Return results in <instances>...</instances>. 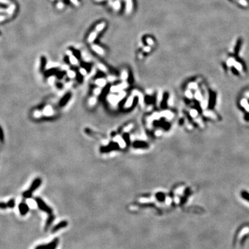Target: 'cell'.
I'll return each instance as SVG.
<instances>
[{"instance_id":"1","label":"cell","mask_w":249,"mask_h":249,"mask_svg":"<svg viewBox=\"0 0 249 249\" xmlns=\"http://www.w3.org/2000/svg\"><path fill=\"white\" fill-rule=\"evenodd\" d=\"M41 183H42V180H41L40 178H37L35 179V180L33 181L32 183H31V186L28 190H26L25 192H24L22 195H23V197L25 199H28L31 198L32 197V194H33V192L37 188H38L39 186L41 185Z\"/></svg>"},{"instance_id":"2","label":"cell","mask_w":249,"mask_h":249,"mask_svg":"<svg viewBox=\"0 0 249 249\" xmlns=\"http://www.w3.org/2000/svg\"><path fill=\"white\" fill-rule=\"evenodd\" d=\"M35 201H36L37 205H38V206L39 208L41 209L42 210L46 212H47V213L51 215V212H52V210H51V208H49V207L46 205V203H44V202L42 200V199L39 198V197H36V198H35Z\"/></svg>"},{"instance_id":"3","label":"cell","mask_w":249,"mask_h":249,"mask_svg":"<svg viewBox=\"0 0 249 249\" xmlns=\"http://www.w3.org/2000/svg\"><path fill=\"white\" fill-rule=\"evenodd\" d=\"M19 210L20 212V215L22 216H24L26 214L28 213L29 211V207L24 202H22L19 205Z\"/></svg>"},{"instance_id":"4","label":"cell","mask_w":249,"mask_h":249,"mask_svg":"<svg viewBox=\"0 0 249 249\" xmlns=\"http://www.w3.org/2000/svg\"><path fill=\"white\" fill-rule=\"evenodd\" d=\"M57 242L58 240L55 239L53 242H51V244H48V245H40L36 247L35 249H54L56 248V245H57Z\"/></svg>"},{"instance_id":"5","label":"cell","mask_w":249,"mask_h":249,"mask_svg":"<svg viewBox=\"0 0 249 249\" xmlns=\"http://www.w3.org/2000/svg\"><path fill=\"white\" fill-rule=\"evenodd\" d=\"M125 3H126V8H125L126 13L130 14L132 12L133 8L132 0H125Z\"/></svg>"},{"instance_id":"6","label":"cell","mask_w":249,"mask_h":249,"mask_svg":"<svg viewBox=\"0 0 249 249\" xmlns=\"http://www.w3.org/2000/svg\"><path fill=\"white\" fill-rule=\"evenodd\" d=\"M92 49L96 52V53H97L98 54H99V55H103V54H104V50H103V48H101L100 46H98V45H96V44H92Z\"/></svg>"},{"instance_id":"7","label":"cell","mask_w":249,"mask_h":249,"mask_svg":"<svg viewBox=\"0 0 249 249\" xmlns=\"http://www.w3.org/2000/svg\"><path fill=\"white\" fill-rule=\"evenodd\" d=\"M96 37H97L96 31L92 32V33L89 35V38H88V42H89V43H92V42H93L95 40V39L96 38Z\"/></svg>"},{"instance_id":"8","label":"cell","mask_w":249,"mask_h":249,"mask_svg":"<svg viewBox=\"0 0 249 249\" xmlns=\"http://www.w3.org/2000/svg\"><path fill=\"white\" fill-rule=\"evenodd\" d=\"M96 84H98L99 86H104L106 84V80L103 78L98 79L96 80Z\"/></svg>"},{"instance_id":"9","label":"cell","mask_w":249,"mask_h":249,"mask_svg":"<svg viewBox=\"0 0 249 249\" xmlns=\"http://www.w3.org/2000/svg\"><path fill=\"white\" fill-rule=\"evenodd\" d=\"M105 25H106V24H105L104 22H102V23H100L99 24H98V25L96 26V31L97 33H98V32H100L101 31H102L103 28H104Z\"/></svg>"},{"instance_id":"10","label":"cell","mask_w":249,"mask_h":249,"mask_svg":"<svg viewBox=\"0 0 249 249\" xmlns=\"http://www.w3.org/2000/svg\"><path fill=\"white\" fill-rule=\"evenodd\" d=\"M69 60H70V62H71L72 64L74 65H77L78 64V60H77V58L73 55L69 56Z\"/></svg>"},{"instance_id":"11","label":"cell","mask_w":249,"mask_h":249,"mask_svg":"<svg viewBox=\"0 0 249 249\" xmlns=\"http://www.w3.org/2000/svg\"><path fill=\"white\" fill-rule=\"evenodd\" d=\"M15 8V6L14 5V4H10V6H9V8L6 10V12H7L10 15H12L13 14V12H14Z\"/></svg>"},{"instance_id":"12","label":"cell","mask_w":249,"mask_h":249,"mask_svg":"<svg viewBox=\"0 0 249 249\" xmlns=\"http://www.w3.org/2000/svg\"><path fill=\"white\" fill-rule=\"evenodd\" d=\"M7 204H8V208H13L15 206V199H10V200L7 202Z\"/></svg>"},{"instance_id":"13","label":"cell","mask_w":249,"mask_h":249,"mask_svg":"<svg viewBox=\"0 0 249 249\" xmlns=\"http://www.w3.org/2000/svg\"><path fill=\"white\" fill-rule=\"evenodd\" d=\"M113 8H114V10H118L120 8V3L119 1H116L113 4Z\"/></svg>"},{"instance_id":"14","label":"cell","mask_w":249,"mask_h":249,"mask_svg":"<svg viewBox=\"0 0 249 249\" xmlns=\"http://www.w3.org/2000/svg\"><path fill=\"white\" fill-rule=\"evenodd\" d=\"M69 98V96H68V95H67V96H65L64 97H63V98L60 100V106H63V105H64V104H66V102L68 101Z\"/></svg>"},{"instance_id":"15","label":"cell","mask_w":249,"mask_h":249,"mask_svg":"<svg viewBox=\"0 0 249 249\" xmlns=\"http://www.w3.org/2000/svg\"><path fill=\"white\" fill-rule=\"evenodd\" d=\"M8 206L7 203H4V202H0V209L2 210H5V209L8 208Z\"/></svg>"},{"instance_id":"16","label":"cell","mask_w":249,"mask_h":249,"mask_svg":"<svg viewBox=\"0 0 249 249\" xmlns=\"http://www.w3.org/2000/svg\"><path fill=\"white\" fill-rule=\"evenodd\" d=\"M146 42L149 44V46H153L154 45V41L151 38H146Z\"/></svg>"},{"instance_id":"17","label":"cell","mask_w":249,"mask_h":249,"mask_svg":"<svg viewBox=\"0 0 249 249\" xmlns=\"http://www.w3.org/2000/svg\"><path fill=\"white\" fill-rule=\"evenodd\" d=\"M4 135L2 129L0 127V141L1 142H4Z\"/></svg>"},{"instance_id":"18","label":"cell","mask_w":249,"mask_h":249,"mask_svg":"<svg viewBox=\"0 0 249 249\" xmlns=\"http://www.w3.org/2000/svg\"><path fill=\"white\" fill-rule=\"evenodd\" d=\"M67 74H68L69 78H74V77L76 76V73L73 71H68Z\"/></svg>"},{"instance_id":"19","label":"cell","mask_w":249,"mask_h":249,"mask_svg":"<svg viewBox=\"0 0 249 249\" xmlns=\"http://www.w3.org/2000/svg\"><path fill=\"white\" fill-rule=\"evenodd\" d=\"M127 77H128V74H127V72L126 71H123L122 74H121V78L122 80H125L126 78H127Z\"/></svg>"},{"instance_id":"20","label":"cell","mask_w":249,"mask_h":249,"mask_svg":"<svg viewBox=\"0 0 249 249\" xmlns=\"http://www.w3.org/2000/svg\"><path fill=\"white\" fill-rule=\"evenodd\" d=\"M133 102V98H130L129 99L127 100V102H126V106H131Z\"/></svg>"},{"instance_id":"21","label":"cell","mask_w":249,"mask_h":249,"mask_svg":"<svg viewBox=\"0 0 249 249\" xmlns=\"http://www.w3.org/2000/svg\"><path fill=\"white\" fill-rule=\"evenodd\" d=\"M143 49V51H144V52H146V53H149V52L151 51V47H150V46H144Z\"/></svg>"},{"instance_id":"22","label":"cell","mask_w":249,"mask_h":249,"mask_svg":"<svg viewBox=\"0 0 249 249\" xmlns=\"http://www.w3.org/2000/svg\"><path fill=\"white\" fill-rule=\"evenodd\" d=\"M80 74H81L82 75H83V76H84V75H86V69H83V68H81V69H80Z\"/></svg>"},{"instance_id":"23","label":"cell","mask_w":249,"mask_h":249,"mask_svg":"<svg viewBox=\"0 0 249 249\" xmlns=\"http://www.w3.org/2000/svg\"><path fill=\"white\" fill-rule=\"evenodd\" d=\"M98 67H99L100 69H101L102 71H107V68L104 66H103L102 64H98Z\"/></svg>"},{"instance_id":"24","label":"cell","mask_w":249,"mask_h":249,"mask_svg":"<svg viewBox=\"0 0 249 249\" xmlns=\"http://www.w3.org/2000/svg\"><path fill=\"white\" fill-rule=\"evenodd\" d=\"M70 1H71L72 4H74V5H76V6L79 5V2H78V0H70Z\"/></svg>"},{"instance_id":"25","label":"cell","mask_w":249,"mask_h":249,"mask_svg":"<svg viewBox=\"0 0 249 249\" xmlns=\"http://www.w3.org/2000/svg\"><path fill=\"white\" fill-rule=\"evenodd\" d=\"M63 7H64L63 3L59 2L58 4V8L59 9H62V8H63Z\"/></svg>"},{"instance_id":"26","label":"cell","mask_w":249,"mask_h":249,"mask_svg":"<svg viewBox=\"0 0 249 249\" xmlns=\"http://www.w3.org/2000/svg\"><path fill=\"white\" fill-rule=\"evenodd\" d=\"M95 102H96V98H93L91 99V100H90V102H89V103H90L91 104H94V103H95Z\"/></svg>"},{"instance_id":"27","label":"cell","mask_w":249,"mask_h":249,"mask_svg":"<svg viewBox=\"0 0 249 249\" xmlns=\"http://www.w3.org/2000/svg\"><path fill=\"white\" fill-rule=\"evenodd\" d=\"M0 2L4 3V4H9V1H8V0H0Z\"/></svg>"},{"instance_id":"28","label":"cell","mask_w":249,"mask_h":249,"mask_svg":"<svg viewBox=\"0 0 249 249\" xmlns=\"http://www.w3.org/2000/svg\"><path fill=\"white\" fill-rule=\"evenodd\" d=\"M94 92L96 93V94H98L99 93H100V89H99V88H98L97 89H96L95 91H94Z\"/></svg>"},{"instance_id":"29","label":"cell","mask_w":249,"mask_h":249,"mask_svg":"<svg viewBox=\"0 0 249 249\" xmlns=\"http://www.w3.org/2000/svg\"><path fill=\"white\" fill-rule=\"evenodd\" d=\"M66 54H68V56H71V55H73V54H72V52H71V51H66Z\"/></svg>"},{"instance_id":"30","label":"cell","mask_w":249,"mask_h":249,"mask_svg":"<svg viewBox=\"0 0 249 249\" xmlns=\"http://www.w3.org/2000/svg\"><path fill=\"white\" fill-rule=\"evenodd\" d=\"M5 19H6L5 16H0V22L4 20H5Z\"/></svg>"},{"instance_id":"31","label":"cell","mask_w":249,"mask_h":249,"mask_svg":"<svg viewBox=\"0 0 249 249\" xmlns=\"http://www.w3.org/2000/svg\"><path fill=\"white\" fill-rule=\"evenodd\" d=\"M1 12H6V10H4V9H3V8H0V13Z\"/></svg>"}]
</instances>
